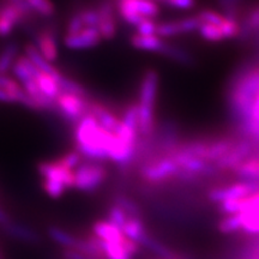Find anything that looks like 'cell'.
Wrapping results in <instances>:
<instances>
[{"mask_svg":"<svg viewBox=\"0 0 259 259\" xmlns=\"http://www.w3.org/2000/svg\"><path fill=\"white\" fill-rule=\"evenodd\" d=\"M259 94V65L247 63L238 69L227 88V106L234 121L238 137L247 122L251 108Z\"/></svg>","mask_w":259,"mask_h":259,"instance_id":"1","label":"cell"},{"mask_svg":"<svg viewBox=\"0 0 259 259\" xmlns=\"http://www.w3.org/2000/svg\"><path fill=\"white\" fill-rule=\"evenodd\" d=\"M74 138L77 151L90 160H106L114 144L115 135L100 126L94 116L88 113L77 122Z\"/></svg>","mask_w":259,"mask_h":259,"instance_id":"2","label":"cell"},{"mask_svg":"<svg viewBox=\"0 0 259 259\" xmlns=\"http://www.w3.org/2000/svg\"><path fill=\"white\" fill-rule=\"evenodd\" d=\"M158 89V73L148 70L142 79L138 101V132L148 138L154 134L155 128V101Z\"/></svg>","mask_w":259,"mask_h":259,"instance_id":"3","label":"cell"},{"mask_svg":"<svg viewBox=\"0 0 259 259\" xmlns=\"http://www.w3.org/2000/svg\"><path fill=\"white\" fill-rule=\"evenodd\" d=\"M34 10L28 0H10L0 3V37H6L16 25L23 23Z\"/></svg>","mask_w":259,"mask_h":259,"instance_id":"4","label":"cell"},{"mask_svg":"<svg viewBox=\"0 0 259 259\" xmlns=\"http://www.w3.org/2000/svg\"><path fill=\"white\" fill-rule=\"evenodd\" d=\"M258 191L259 183L239 181V183L232 184V185L215 187L208 193V197L212 203L221 204L228 202V200L246 198V197H250L255 192H258Z\"/></svg>","mask_w":259,"mask_h":259,"instance_id":"5","label":"cell"},{"mask_svg":"<svg viewBox=\"0 0 259 259\" xmlns=\"http://www.w3.org/2000/svg\"><path fill=\"white\" fill-rule=\"evenodd\" d=\"M106 168L100 163H82L74 170L76 189L84 192H93L105 181Z\"/></svg>","mask_w":259,"mask_h":259,"instance_id":"6","label":"cell"},{"mask_svg":"<svg viewBox=\"0 0 259 259\" xmlns=\"http://www.w3.org/2000/svg\"><path fill=\"white\" fill-rule=\"evenodd\" d=\"M179 171V167L173 161V158L164 156L145 164L142 168L141 174L147 181H150V183H160V181L167 180L169 178L178 177Z\"/></svg>","mask_w":259,"mask_h":259,"instance_id":"7","label":"cell"},{"mask_svg":"<svg viewBox=\"0 0 259 259\" xmlns=\"http://www.w3.org/2000/svg\"><path fill=\"white\" fill-rule=\"evenodd\" d=\"M58 111L66 116L71 121L78 122L80 119L88 114V103L87 99L61 93L56 100Z\"/></svg>","mask_w":259,"mask_h":259,"instance_id":"8","label":"cell"},{"mask_svg":"<svg viewBox=\"0 0 259 259\" xmlns=\"http://www.w3.org/2000/svg\"><path fill=\"white\" fill-rule=\"evenodd\" d=\"M202 24L197 16L193 17H187L184 19L174 22H166V23H161L157 25L156 35L161 38L177 36L181 34H189L192 31H198V29Z\"/></svg>","mask_w":259,"mask_h":259,"instance_id":"9","label":"cell"},{"mask_svg":"<svg viewBox=\"0 0 259 259\" xmlns=\"http://www.w3.org/2000/svg\"><path fill=\"white\" fill-rule=\"evenodd\" d=\"M38 173L41 174L45 179H54L63 183L66 189L76 187V178H74V171L69 170L66 168L61 167L58 162H42L37 167Z\"/></svg>","mask_w":259,"mask_h":259,"instance_id":"10","label":"cell"},{"mask_svg":"<svg viewBox=\"0 0 259 259\" xmlns=\"http://www.w3.org/2000/svg\"><path fill=\"white\" fill-rule=\"evenodd\" d=\"M113 3H102L97 9L99 12V29L102 40H112L116 34V21Z\"/></svg>","mask_w":259,"mask_h":259,"instance_id":"11","label":"cell"},{"mask_svg":"<svg viewBox=\"0 0 259 259\" xmlns=\"http://www.w3.org/2000/svg\"><path fill=\"white\" fill-rule=\"evenodd\" d=\"M102 37L97 28H84L79 34L64 38V44L71 50H84L96 46L101 42Z\"/></svg>","mask_w":259,"mask_h":259,"instance_id":"12","label":"cell"},{"mask_svg":"<svg viewBox=\"0 0 259 259\" xmlns=\"http://www.w3.org/2000/svg\"><path fill=\"white\" fill-rule=\"evenodd\" d=\"M12 73L15 74L16 78L21 80L22 84H24L30 80H36L42 72L27 56H21L17 58L12 66Z\"/></svg>","mask_w":259,"mask_h":259,"instance_id":"13","label":"cell"},{"mask_svg":"<svg viewBox=\"0 0 259 259\" xmlns=\"http://www.w3.org/2000/svg\"><path fill=\"white\" fill-rule=\"evenodd\" d=\"M93 234L103 241L125 244L126 236L120 228L108 221H99L93 226Z\"/></svg>","mask_w":259,"mask_h":259,"instance_id":"14","label":"cell"},{"mask_svg":"<svg viewBox=\"0 0 259 259\" xmlns=\"http://www.w3.org/2000/svg\"><path fill=\"white\" fill-rule=\"evenodd\" d=\"M24 51H25V56L32 61V64H34L42 73H46L48 76L53 77L57 82L61 78V77H63V74H61L59 71H58L56 67L50 63V61H47L44 57H42L40 51L37 50V47L35 46V45H31V44L25 45Z\"/></svg>","mask_w":259,"mask_h":259,"instance_id":"15","label":"cell"},{"mask_svg":"<svg viewBox=\"0 0 259 259\" xmlns=\"http://www.w3.org/2000/svg\"><path fill=\"white\" fill-rule=\"evenodd\" d=\"M3 229L6 234H9L12 238L17 239V240L28 242V244H38L41 240V236L37 234L34 229L30 227L21 225V223H16L11 221L8 225L3 226Z\"/></svg>","mask_w":259,"mask_h":259,"instance_id":"16","label":"cell"},{"mask_svg":"<svg viewBox=\"0 0 259 259\" xmlns=\"http://www.w3.org/2000/svg\"><path fill=\"white\" fill-rule=\"evenodd\" d=\"M37 50L40 51L42 57L45 58L47 61H54L58 57V45H57V38L56 34L52 32L51 30H44L38 34L37 37V44H36Z\"/></svg>","mask_w":259,"mask_h":259,"instance_id":"17","label":"cell"},{"mask_svg":"<svg viewBox=\"0 0 259 259\" xmlns=\"http://www.w3.org/2000/svg\"><path fill=\"white\" fill-rule=\"evenodd\" d=\"M88 111L96 119L100 126H102L107 131L114 134L115 130L120 125V120H118L112 113H109L102 106L96 105V103H88Z\"/></svg>","mask_w":259,"mask_h":259,"instance_id":"18","label":"cell"},{"mask_svg":"<svg viewBox=\"0 0 259 259\" xmlns=\"http://www.w3.org/2000/svg\"><path fill=\"white\" fill-rule=\"evenodd\" d=\"M131 45L135 48L143 51H150V52H157V53H162L164 46H166V41L162 40L157 35H153V36H142V35L136 34L131 36Z\"/></svg>","mask_w":259,"mask_h":259,"instance_id":"19","label":"cell"},{"mask_svg":"<svg viewBox=\"0 0 259 259\" xmlns=\"http://www.w3.org/2000/svg\"><path fill=\"white\" fill-rule=\"evenodd\" d=\"M139 245L145 246V247L149 248L151 252H154L157 257H160V259H180V257L176 253V252L170 250L168 246L156 240V239L151 238L148 233L142 238V240L139 241Z\"/></svg>","mask_w":259,"mask_h":259,"instance_id":"20","label":"cell"},{"mask_svg":"<svg viewBox=\"0 0 259 259\" xmlns=\"http://www.w3.org/2000/svg\"><path fill=\"white\" fill-rule=\"evenodd\" d=\"M48 235L51 236L52 240L63 246L65 250H76L79 240L78 238L56 226H52L48 228Z\"/></svg>","mask_w":259,"mask_h":259,"instance_id":"21","label":"cell"},{"mask_svg":"<svg viewBox=\"0 0 259 259\" xmlns=\"http://www.w3.org/2000/svg\"><path fill=\"white\" fill-rule=\"evenodd\" d=\"M18 51L19 47L16 42H10L6 45L0 53V74L6 76V73L12 70V66L18 58Z\"/></svg>","mask_w":259,"mask_h":259,"instance_id":"22","label":"cell"},{"mask_svg":"<svg viewBox=\"0 0 259 259\" xmlns=\"http://www.w3.org/2000/svg\"><path fill=\"white\" fill-rule=\"evenodd\" d=\"M36 83L41 92L45 94V96H47L52 101H56L58 96L61 94L59 84H58L57 80L46 73H41L40 77L36 79Z\"/></svg>","mask_w":259,"mask_h":259,"instance_id":"23","label":"cell"},{"mask_svg":"<svg viewBox=\"0 0 259 259\" xmlns=\"http://www.w3.org/2000/svg\"><path fill=\"white\" fill-rule=\"evenodd\" d=\"M241 232L251 236H259V206L242 212Z\"/></svg>","mask_w":259,"mask_h":259,"instance_id":"24","label":"cell"},{"mask_svg":"<svg viewBox=\"0 0 259 259\" xmlns=\"http://www.w3.org/2000/svg\"><path fill=\"white\" fill-rule=\"evenodd\" d=\"M122 233H124L126 238H128L130 240L137 242L139 245V241L142 240V238L147 234L145 232L143 221L139 218H128V221L126 222L124 228H122Z\"/></svg>","mask_w":259,"mask_h":259,"instance_id":"25","label":"cell"},{"mask_svg":"<svg viewBox=\"0 0 259 259\" xmlns=\"http://www.w3.org/2000/svg\"><path fill=\"white\" fill-rule=\"evenodd\" d=\"M116 6H118V11L121 17L130 24L137 25L142 19H144V17H142L136 10L135 0H121V2L116 3Z\"/></svg>","mask_w":259,"mask_h":259,"instance_id":"26","label":"cell"},{"mask_svg":"<svg viewBox=\"0 0 259 259\" xmlns=\"http://www.w3.org/2000/svg\"><path fill=\"white\" fill-rule=\"evenodd\" d=\"M219 231L222 234H234L242 229V213L223 216L218 225Z\"/></svg>","mask_w":259,"mask_h":259,"instance_id":"27","label":"cell"},{"mask_svg":"<svg viewBox=\"0 0 259 259\" xmlns=\"http://www.w3.org/2000/svg\"><path fill=\"white\" fill-rule=\"evenodd\" d=\"M241 27V34L240 37L248 38V36L252 32L259 30V4L255 5L253 9H251L248 11V14L246 15V17L242 21Z\"/></svg>","mask_w":259,"mask_h":259,"instance_id":"28","label":"cell"},{"mask_svg":"<svg viewBox=\"0 0 259 259\" xmlns=\"http://www.w3.org/2000/svg\"><path fill=\"white\" fill-rule=\"evenodd\" d=\"M58 84H59V88L61 90V93L82 97V99H87L88 93H87V90L84 89V87L80 85L79 83L74 82V80L66 78V77L63 76L59 80H58Z\"/></svg>","mask_w":259,"mask_h":259,"instance_id":"29","label":"cell"},{"mask_svg":"<svg viewBox=\"0 0 259 259\" xmlns=\"http://www.w3.org/2000/svg\"><path fill=\"white\" fill-rule=\"evenodd\" d=\"M233 259H259V236H255L239 248Z\"/></svg>","mask_w":259,"mask_h":259,"instance_id":"30","label":"cell"},{"mask_svg":"<svg viewBox=\"0 0 259 259\" xmlns=\"http://www.w3.org/2000/svg\"><path fill=\"white\" fill-rule=\"evenodd\" d=\"M114 205L120 208L122 211H125L130 218H139L141 219V209L134 200L124 194H118L114 198Z\"/></svg>","mask_w":259,"mask_h":259,"instance_id":"31","label":"cell"},{"mask_svg":"<svg viewBox=\"0 0 259 259\" xmlns=\"http://www.w3.org/2000/svg\"><path fill=\"white\" fill-rule=\"evenodd\" d=\"M161 54H164V56H167L168 58H170V59L177 61V63H180L184 65L192 64V57H191L186 51L181 50L179 47L171 46V45L167 44V42Z\"/></svg>","mask_w":259,"mask_h":259,"instance_id":"32","label":"cell"},{"mask_svg":"<svg viewBox=\"0 0 259 259\" xmlns=\"http://www.w3.org/2000/svg\"><path fill=\"white\" fill-rule=\"evenodd\" d=\"M136 10L142 17L154 19L160 14V6L157 3L149 2V0H135Z\"/></svg>","mask_w":259,"mask_h":259,"instance_id":"33","label":"cell"},{"mask_svg":"<svg viewBox=\"0 0 259 259\" xmlns=\"http://www.w3.org/2000/svg\"><path fill=\"white\" fill-rule=\"evenodd\" d=\"M199 35L202 36L205 41L209 42H220L225 40L223 34L221 31L220 25H213V24H206L202 23L198 29Z\"/></svg>","mask_w":259,"mask_h":259,"instance_id":"34","label":"cell"},{"mask_svg":"<svg viewBox=\"0 0 259 259\" xmlns=\"http://www.w3.org/2000/svg\"><path fill=\"white\" fill-rule=\"evenodd\" d=\"M220 28H221V31L225 38L231 40V38L240 37L241 27L238 19L226 17L225 21L222 22V24L220 25Z\"/></svg>","mask_w":259,"mask_h":259,"instance_id":"35","label":"cell"},{"mask_svg":"<svg viewBox=\"0 0 259 259\" xmlns=\"http://www.w3.org/2000/svg\"><path fill=\"white\" fill-rule=\"evenodd\" d=\"M128 218L130 216L126 213L125 211H122L120 208H118L116 205H113L111 209H109V212H108V220L107 221L111 222L112 225H114L115 227H118V228H120L122 231V228H124L126 222L128 221Z\"/></svg>","mask_w":259,"mask_h":259,"instance_id":"36","label":"cell"},{"mask_svg":"<svg viewBox=\"0 0 259 259\" xmlns=\"http://www.w3.org/2000/svg\"><path fill=\"white\" fill-rule=\"evenodd\" d=\"M196 16L202 23L213 25H221L226 18L222 14H220L218 11H213V10H202Z\"/></svg>","mask_w":259,"mask_h":259,"instance_id":"37","label":"cell"},{"mask_svg":"<svg viewBox=\"0 0 259 259\" xmlns=\"http://www.w3.org/2000/svg\"><path fill=\"white\" fill-rule=\"evenodd\" d=\"M34 12H37L45 17H51L56 12V8L51 2L47 0H28Z\"/></svg>","mask_w":259,"mask_h":259,"instance_id":"38","label":"cell"},{"mask_svg":"<svg viewBox=\"0 0 259 259\" xmlns=\"http://www.w3.org/2000/svg\"><path fill=\"white\" fill-rule=\"evenodd\" d=\"M44 190L46 191V193L50 197H52V198H59L60 196H63L65 190H66V186L58 180L45 179L44 180Z\"/></svg>","mask_w":259,"mask_h":259,"instance_id":"39","label":"cell"},{"mask_svg":"<svg viewBox=\"0 0 259 259\" xmlns=\"http://www.w3.org/2000/svg\"><path fill=\"white\" fill-rule=\"evenodd\" d=\"M58 163L60 164L61 167L66 168L69 170H73L74 168H78L80 164V154L78 151H71V153L66 154L65 156H63L60 160L57 161Z\"/></svg>","mask_w":259,"mask_h":259,"instance_id":"40","label":"cell"},{"mask_svg":"<svg viewBox=\"0 0 259 259\" xmlns=\"http://www.w3.org/2000/svg\"><path fill=\"white\" fill-rule=\"evenodd\" d=\"M157 25L158 24L155 23L154 19L144 18L136 27H137L138 35H142V36H153V35H156Z\"/></svg>","mask_w":259,"mask_h":259,"instance_id":"41","label":"cell"},{"mask_svg":"<svg viewBox=\"0 0 259 259\" xmlns=\"http://www.w3.org/2000/svg\"><path fill=\"white\" fill-rule=\"evenodd\" d=\"M122 122L128 127L138 131V107L137 105H131L127 107L125 111L124 118H122Z\"/></svg>","mask_w":259,"mask_h":259,"instance_id":"42","label":"cell"},{"mask_svg":"<svg viewBox=\"0 0 259 259\" xmlns=\"http://www.w3.org/2000/svg\"><path fill=\"white\" fill-rule=\"evenodd\" d=\"M85 28H97L99 25V12L97 10H87L79 14Z\"/></svg>","mask_w":259,"mask_h":259,"instance_id":"43","label":"cell"},{"mask_svg":"<svg viewBox=\"0 0 259 259\" xmlns=\"http://www.w3.org/2000/svg\"><path fill=\"white\" fill-rule=\"evenodd\" d=\"M84 28H85V25H84L79 14L74 15L73 17L70 19L69 24H67V36H73V35L79 34Z\"/></svg>","mask_w":259,"mask_h":259,"instance_id":"44","label":"cell"},{"mask_svg":"<svg viewBox=\"0 0 259 259\" xmlns=\"http://www.w3.org/2000/svg\"><path fill=\"white\" fill-rule=\"evenodd\" d=\"M0 89L15 94V93L21 92L23 88L19 87V84L16 83L15 80H12L11 78H9V77L4 76V74H0Z\"/></svg>","mask_w":259,"mask_h":259,"instance_id":"45","label":"cell"},{"mask_svg":"<svg viewBox=\"0 0 259 259\" xmlns=\"http://www.w3.org/2000/svg\"><path fill=\"white\" fill-rule=\"evenodd\" d=\"M164 4L178 10H190L196 5L194 2H191V0H170V2H164Z\"/></svg>","mask_w":259,"mask_h":259,"instance_id":"46","label":"cell"},{"mask_svg":"<svg viewBox=\"0 0 259 259\" xmlns=\"http://www.w3.org/2000/svg\"><path fill=\"white\" fill-rule=\"evenodd\" d=\"M63 258L64 259H95L92 257H88V255L79 253V252L74 250H64L63 251Z\"/></svg>","mask_w":259,"mask_h":259,"instance_id":"47","label":"cell"},{"mask_svg":"<svg viewBox=\"0 0 259 259\" xmlns=\"http://www.w3.org/2000/svg\"><path fill=\"white\" fill-rule=\"evenodd\" d=\"M22 90H23V89H22ZM22 90H21V92H22ZM18 93L12 94V93L6 92V90L0 89V101H2V102H18V100H17Z\"/></svg>","mask_w":259,"mask_h":259,"instance_id":"48","label":"cell"},{"mask_svg":"<svg viewBox=\"0 0 259 259\" xmlns=\"http://www.w3.org/2000/svg\"><path fill=\"white\" fill-rule=\"evenodd\" d=\"M10 222H11V219H10V216L4 211V210L0 209V225L5 226Z\"/></svg>","mask_w":259,"mask_h":259,"instance_id":"49","label":"cell"},{"mask_svg":"<svg viewBox=\"0 0 259 259\" xmlns=\"http://www.w3.org/2000/svg\"><path fill=\"white\" fill-rule=\"evenodd\" d=\"M0 259H2V258H0Z\"/></svg>","mask_w":259,"mask_h":259,"instance_id":"50","label":"cell"}]
</instances>
